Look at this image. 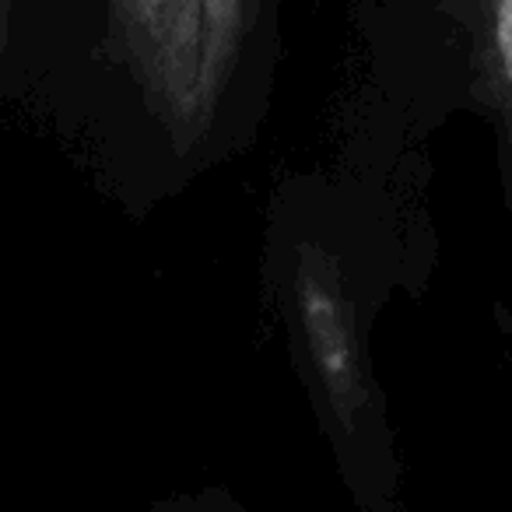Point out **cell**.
Instances as JSON below:
<instances>
[{
	"label": "cell",
	"instance_id": "6da1fadb",
	"mask_svg": "<svg viewBox=\"0 0 512 512\" xmlns=\"http://www.w3.org/2000/svg\"><path fill=\"white\" fill-rule=\"evenodd\" d=\"M470 39L477 95L495 120L505 204L512 214V0H453Z\"/></svg>",
	"mask_w": 512,
	"mask_h": 512
},
{
	"label": "cell",
	"instance_id": "7a4b0ae2",
	"mask_svg": "<svg viewBox=\"0 0 512 512\" xmlns=\"http://www.w3.org/2000/svg\"><path fill=\"white\" fill-rule=\"evenodd\" d=\"M158 4H162V0H158Z\"/></svg>",
	"mask_w": 512,
	"mask_h": 512
}]
</instances>
